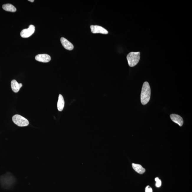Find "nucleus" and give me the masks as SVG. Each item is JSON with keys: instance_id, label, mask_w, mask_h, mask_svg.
<instances>
[{"instance_id": "obj_1", "label": "nucleus", "mask_w": 192, "mask_h": 192, "mask_svg": "<svg viewBox=\"0 0 192 192\" xmlns=\"http://www.w3.org/2000/svg\"><path fill=\"white\" fill-rule=\"evenodd\" d=\"M150 95L151 90L149 84L148 82H145L143 84L141 95L142 104L145 105L148 103L150 99Z\"/></svg>"}, {"instance_id": "obj_2", "label": "nucleus", "mask_w": 192, "mask_h": 192, "mask_svg": "<svg viewBox=\"0 0 192 192\" xmlns=\"http://www.w3.org/2000/svg\"><path fill=\"white\" fill-rule=\"evenodd\" d=\"M140 58V52H131L127 55V59L129 66L134 67L137 65Z\"/></svg>"}, {"instance_id": "obj_3", "label": "nucleus", "mask_w": 192, "mask_h": 192, "mask_svg": "<svg viewBox=\"0 0 192 192\" xmlns=\"http://www.w3.org/2000/svg\"><path fill=\"white\" fill-rule=\"evenodd\" d=\"M13 122L19 127H25L29 125V123L27 119L19 115H15L12 117Z\"/></svg>"}, {"instance_id": "obj_4", "label": "nucleus", "mask_w": 192, "mask_h": 192, "mask_svg": "<svg viewBox=\"0 0 192 192\" xmlns=\"http://www.w3.org/2000/svg\"><path fill=\"white\" fill-rule=\"evenodd\" d=\"M35 27L32 25H29V28L23 29L20 33V35L23 38H28L34 33Z\"/></svg>"}, {"instance_id": "obj_5", "label": "nucleus", "mask_w": 192, "mask_h": 192, "mask_svg": "<svg viewBox=\"0 0 192 192\" xmlns=\"http://www.w3.org/2000/svg\"><path fill=\"white\" fill-rule=\"evenodd\" d=\"M91 32L93 34L100 33L103 34H108V32L106 29L98 25H91Z\"/></svg>"}, {"instance_id": "obj_6", "label": "nucleus", "mask_w": 192, "mask_h": 192, "mask_svg": "<svg viewBox=\"0 0 192 192\" xmlns=\"http://www.w3.org/2000/svg\"><path fill=\"white\" fill-rule=\"evenodd\" d=\"M35 58L37 61L44 62V63H47L51 60V57L49 55L46 54H39L36 55Z\"/></svg>"}, {"instance_id": "obj_7", "label": "nucleus", "mask_w": 192, "mask_h": 192, "mask_svg": "<svg viewBox=\"0 0 192 192\" xmlns=\"http://www.w3.org/2000/svg\"><path fill=\"white\" fill-rule=\"evenodd\" d=\"M60 42H61L62 46H63V47L65 49L70 50V51L73 49L74 46L73 45L65 38L61 37V39H60Z\"/></svg>"}, {"instance_id": "obj_8", "label": "nucleus", "mask_w": 192, "mask_h": 192, "mask_svg": "<svg viewBox=\"0 0 192 192\" xmlns=\"http://www.w3.org/2000/svg\"><path fill=\"white\" fill-rule=\"evenodd\" d=\"M171 120L175 123L177 124L179 126H182L183 124V120L180 116L177 114H172L170 116Z\"/></svg>"}, {"instance_id": "obj_9", "label": "nucleus", "mask_w": 192, "mask_h": 192, "mask_svg": "<svg viewBox=\"0 0 192 192\" xmlns=\"http://www.w3.org/2000/svg\"><path fill=\"white\" fill-rule=\"evenodd\" d=\"M22 86V84L19 83L15 80H13L11 81V86L12 91L15 93L19 92Z\"/></svg>"}, {"instance_id": "obj_10", "label": "nucleus", "mask_w": 192, "mask_h": 192, "mask_svg": "<svg viewBox=\"0 0 192 192\" xmlns=\"http://www.w3.org/2000/svg\"><path fill=\"white\" fill-rule=\"evenodd\" d=\"M64 106H65V101L63 96L62 95L60 94L58 97V105H57L59 111H62L63 109Z\"/></svg>"}, {"instance_id": "obj_11", "label": "nucleus", "mask_w": 192, "mask_h": 192, "mask_svg": "<svg viewBox=\"0 0 192 192\" xmlns=\"http://www.w3.org/2000/svg\"><path fill=\"white\" fill-rule=\"evenodd\" d=\"M132 166L134 170L140 174L144 173L145 171H146L145 169L143 168L142 166L140 165V164L132 163Z\"/></svg>"}, {"instance_id": "obj_12", "label": "nucleus", "mask_w": 192, "mask_h": 192, "mask_svg": "<svg viewBox=\"0 0 192 192\" xmlns=\"http://www.w3.org/2000/svg\"><path fill=\"white\" fill-rule=\"evenodd\" d=\"M2 8L6 11L11 12H15L17 11V9L13 5L7 4L3 5Z\"/></svg>"}, {"instance_id": "obj_13", "label": "nucleus", "mask_w": 192, "mask_h": 192, "mask_svg": "<svg viewBox=\"0 0 192 192\" xmlns=\"http://www.w3.org/2000/svg\"><path fill=\"white\" fill-rule=\"evenodd\" d=\"M155 180L156 182V184H155V186H156L157 187H160L162 185L161 181L158 178H155Z\"/></svg>"}, {"instance_id": "obj_14", "label": "nucleus", "mask_w": 192, "mask_h": 192, "mask_svg": "<svg viewBox=\"0 0 192 192\" xmlns=\"http://www.w3.org/2000/svg\"><path fill=\"white\" fill-rule=\"evenodd\" d=\"M145 192H153L152 188L150 187L149 186L146 187V190H145Z\"/></svg>"}, {"instance_id": "obj_15", "label": "nucleus", "mask_w": 192, "mask_h": 192, "mask_svg": "<svg viewBox=\"0 0 192 192\" xmlns=\"http://www.w3.org/2000/svg\"><path fill=\"white\" fill-rule=\"evenodd\" d=\"M29 1H30V2H34V0H29Z\"/></svg>"}]
</instances>
